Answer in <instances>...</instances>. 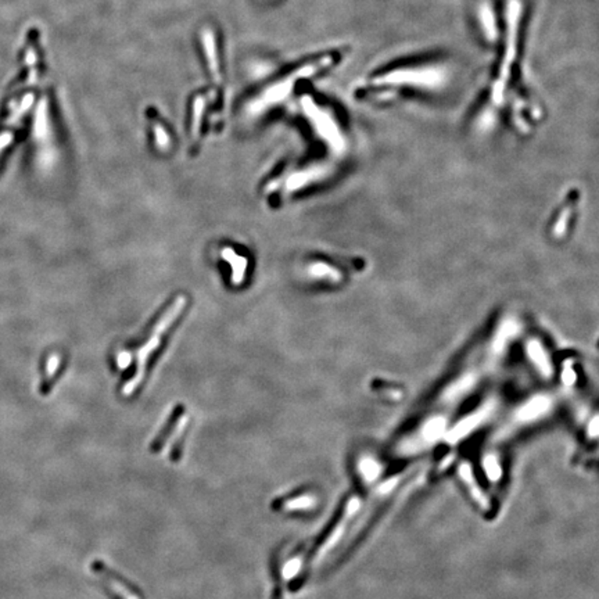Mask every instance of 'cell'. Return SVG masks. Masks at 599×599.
Wrapping results in <instances>:
<instances>
[{
    "instance_id": "obj_1",
    "label": "cell",
    "mask_w": 599,
    "mask_h": 599,
    "mask_svg": "<svg viewBox=\"0 0 599 599\" xmlns=\"http://www.w3.org/2000/svg\"><path fill=\"white\" fill-rule=\"evenodd\" d=\"M312 500V498H311ZM310 500V497H300V498H294L290 501H286V508L289 509H304V508H310L312 507V501Z\"/></svg>"
}]
</instances>
